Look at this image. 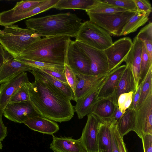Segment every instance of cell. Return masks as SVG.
Masks as SVG:
<instances>
[{"mask_svg": "<svg viewBox=\"0 0 152 152\" xmlns=\"http://www.w3.org/2000/svg\"><path fill=\"white\" fill-rule=\"evenodd\" d=\"M30 72L35 80L29 85L30 101L42 116L61 123L70 120L74 115V106L70 99L38 72Z\"/></svg>", "mask_w": 152, "mask_h": 152, "instance_id": "cell-1", "label": "cell"}, {"mask_svg": "<svg viewBox=\"0 0 152 152\" xmlns=\"http://www.w3.org/2000/svg\"><path fill=\"white\" fill-rule=\"evenodd\" d=\"M82 20L75 14L69 12L30 18L25 23L27 28L42 36L75 37L82 23Z\"/></svg>", "mask_w": 152, "mask_h": 152, "instance_id": "cell-2", "label": "cell"}, {"mask_svg": "<svg viewBox=\"0 0 152 152\" xmlns=\"http://www.w3.org/2000/svg\"><path fill=\"white\" fill-rule=\"evenodd\" d=\"M70 37L60 35L41 38L32 43L19 57L24 59L64 65Z\"/></svg>", "mask_w": 152, "mask_h": 152, "instance_id": "cell-3", "label": "cell"}, {"mask_svg": "<svg viewBox=\"0 0 152 152\" xmlns=\"http://www.w3.org/2000/svg\"><path fill=\"white\" fill-rule=\"evenodd\" d=\"M0 34V44L14 57L20 56L33 42L42 36L35 31L11 25L4 26Z\"/></svg>", "mask_w": 152, "mask_h": 152, "instance_id": "cell-4", "label": "cell"}, {"mask_svg": "<svg viewBox=\"0 0 152 152\" xmlns=\"http://www.w3.org/2000/svg\"><path fill=\"white\" fill-rule=\"evenodd\" d=\"M75 38L76 41L101 50L104 51L113 43L107 32L89 20L82 23Z\"/></svg>", "mask_w": 152, "mask_h": 152, "instance_id": "cell-5", "label": "cell"}, {"mask_svg": "<svg viewBox=\"0 0 152 152\" xmlns=\"http://www.w3.org/2000/svg\"><path fill=\"white\" fill-rule=\"evenodd\" d=\"M136 12L126 11L110 14L86 13L90 22L104 29L110 36H120L123 28Z\"/></svg>", "mask_w": 152, "mask_h": 152, "instance_id": "cell-6", "label": "cell"}, {"mask_svg": "<svg viewBox=\"0 0 152 152\" xmlns=\"http://www.w3.org/2000/svg\"><path fill=\"white\" fill-rule=\"evenodd\" d=\"M34 69L15 59L14 57L0 45V85L7 82L23 72Z\"/></svg>", "mask_w": 152, "mask_h": 152, "instance_id": "cell-7", "label": "cell"}, {"mask_svg": "<svg viewBox=\"0 0 152 152\" xmlns=\"http://www.w3.org/2000/svg\"><path fill=\"white\" fill-rule=\"evenodd\" d=\"M65 62L76 75L80 74L91 75L90 60L75 41L70 39L69 42Z\"/></svg>", "mask_w": 152, "mask_h": 152, "instance_id": "cell-8", "label": "cell"}, {"mask_svg": "<svg viewBox=\"0 0 152 152\" xmlns=\"http://www.w3.org/2000/svg\"><path fill=\"white\" fill-rule=\"evenodd\" d=\"M133 131L140 138L146 134H152V94L135 111Z\"/></svg>", "mask_w": 152, "mask_h": 152, "instance_id": "cell-9", "label": "cell"}, {"mask_svg": "<svg viewBox=\"0 0 152 152\" xmlns=\"http://www.w3.org/2000/svg\"><path fill=\"white\" fill-rule=\"evenodd\" d=\"M132 45L133 42L130 38L124 37L113 42L104 50L107 59L109 70L119 66L125 61Z\"/></svg>", "mask_w": 152, "mask_h": 152, "instance_id": "cell-10", "label": "cell"}, {"mask_svg": "<svg viewBox=\"0 0 152 152\" xmlns=\"http://www.w3.org/2000/svg\"><path fill=\"white\" fill-rule=\"evenodd\" d=\"M3 114L9 120L19 123H24L28 119L35 116H42L30 101L9 103Z\"/></svg>", "mask_w": 152, "mask_h": 152, "instance_id": "cell-11", "label": "cell"}, {"mask_svg": "<svg viewBox=\"0 0 152 152\" xmlns=\"http://www.w3.org/2000/svg\"><path fill=\"white\" fill-rule=\"evenodd\" d=\"M75 41L90 60L91 75H102L109 71L107 59L104 51L96 49L80 42Z\"/></svg>", "mask_w": 152, "mask_h": 152, "instance_id": "cell-12", "label": "cell"}, {"mask_svg": "<svg viewBox=\"0 0 152 152\" xmlns=\"http://www.w3.org/2000/svg\"><path fill=\"white\" fill-rule=\"evenodd\" d=\"M116 68L98 75L82 74L76 75L77 82L74 92L76 101L91 92L99 84L112 74Z\"/></svg>", "mask_w": 152, "mask_h": 152, "instance_id": "cell-13", "label": "cell"}, {"mask_svg": "<svg viewBox=\"0 0 152 152\" xmlns=\"http://www.w3.org/2000/svg\"><path fill=\"white\" fill-rule=\"evenodd\" d=\"M87 116V121L80 139L87 152H97V134L100 121L92 113Z\"/></svg>", "mask_w": 152, "mask_h": 152, "instance_id": "cell-14", "label": "cell"}, {"mask_svg": "<svg viewBox=\"0 0 152 152\" xmlns=\"http://www.w3.org/2000/svg\"><path fill=\"white\" fill-rule=\"evenodd\" d=\"M30 82L27 73L23 72L10 81L0 85V116L2 117L4 110L14 93L21 86Z\"/></svg>", "mask_w": 152, "mask_h": 152, "instance_id": "cell-15", "label": "cell"}, {"mask_svg": "<svg viewBox=\"0 0 152 152\" xmlns=\"http://www.w3.org/2000/svg\"><path fill=\"white\" fill-rule=\"evenodd\" d=\"M119 82L112 94L108 98L115 105H118L117 101L121 94L132 91L133 94L137 88L136 85L134 75L131 66L126 65Z\"/></svg>", "mask_w": 152, "mask_h": 152, "instance_id": "cell-16", "label": "cell"}, {"mask_svg": "<svg viewBox=\"0 0 152 152\" xmlns=\"http://www.w3.org/2000/svg\"><path fill=\"white\" fill-rule=\"evenodd\" d=\"M109 76L102 81L89 94L76 100V104L74 107L75 112L77 113L79 119H82L85 116L91 113L94 106L98 101L97 96L100 89Z\"/></svg>", "mask_w": 152, "mask_h": 152, "instance_id": "cell-17", "label": "cell"}, {"mask_svg": "<svg viewBox=\"0 0 152 152\" xmlns=\"http://www.w3.org/2000/svg\"><path fill=\"white\" fill-rule=\"evenodd\" d=\"M142 45V42L135 37L133 39L132 48L124 61L126 65H129L131 67L137 88L140 83Z\"/></svg>", "mask_w": 152, "mask_h": 152, "instance_id": "cell-18", "label": "cell"}, {"mask_svg": "<svg viewBox=\"0 0 152 152\" xmlns=\"http://www.w3.org/2000/svg\"><path fill=\"white\" fill-rule=\"evenodd\" d=\"M59 0H45L42 3L31 10L19 14L0 18V24L5 26L13 25L23 19L46 11L53 8Z\"/></svg>", "mask_w": 152, "mask_h": 152, "instance_id": "cell-19", "label": "cell"}, {"mask_svg": "<svg viewBox=\"0 0 152 152\" xmlns=\"http://www.w3.org/2000/svg\"><path fill=\"white\" fill-rule=\"evenodd\" d=\"M52 136L50 148L54 152H87L80 138Z\"/></svg>", "mask_w": 152, "mask_h": 152, "instance_id": "cell-20", "label": "cell"}, {"mask_svg": "<svg viewBox=\"0 0 152 152\" xmlns=\"http://www.w3.org/2000/svg\"><path fill=\"white\" fill-rule=\"evenodd\" d=\"M24 124L31 129L43 134L52 135L59 130L56 122L42 116L29 118Z\"/></svg>", "mask_w": 152, "mask_h": 152, "instance_id": "cell-21", "label": "cell"}, {"mask_svg": "<svg viewBox=\"0 0 152 152\" xmlns=\"http://www.w3.org/2000/svg\"><path fill=\"white\" fill-rule=\"evenodd\" d=\"M116 106L108 98L99 99L98 100L91 113L94 114L100 121L110 124Z\"/></svg>", "mask_w": 152, "mask_h": 152, "instance_id": "cell-22", "label": "cell"}, {"mask_svg": "<svg viewBox=\"0 0 152 152\" xmlns=\"http://www.w3.org/2000/svg\"><path fill=\"white\" fill-rule=\"evenodd\" d=\"M126 66V64L123 65L115 69L100 89L97 96L98 100L107 98L112 94Z\"/></svg>", "mask_w": 152, "mask_h": 152, "instance_id": "cell-23", "label": "cell"}, {"mask_svg": "<svg viewBox=\"0 0 152 152\" xmlns=\"http://www.w3.org/2000/svg\"><path fill=\"white\" fill-rule=\"evenodd\" d=\"M98 151L112 152L111 124L100 121L97 134Z\"/></svg>", "mask_w": 152, "mask_h": 152, "instance_id": "cell-24", "label": "cell"}, {"mask_svg": "<svg viewBox=\"0 0 152 152\" xmlns=\"http://www.w3.org/2000/svg\"><path fill=\"white\" fill-rule=\"evenodd\" d=\"M150 15L142 11H137L123 28L120 36H125L136 31L139 27L148 22Z\"/></svg>", "mask_w": 152, "mask_h": 152, "instance_id": "cell-25", "label": "cell"}, {"mask_svg": "<svg viewBox=\"0 0 152 152\" xmlns=\"http://www.w3.org/2000/svg\"><path fill=\"white\" fill-rule=\"evenodd\" d=\"M45 1L27 0L18 2L12 9L0 12V17L9 16L26 12L39 5Z\"/></svg>", "mask_w": 152, "mask_h": 152, "instance_id": "cell-26", "label": "cell"}, {"mask_svg": "<svg viewBox=\"0 0 152 152\" xmlns=\"http://www.w3.org/2000/svg\"><path fill=\"white\" fill-rule=\"evenodd\" d=\"M95 1V0H59L53 8L60 10L72 9L86 11L94 4Z\"/></svg>", "mask_w": 152, "mask_h": 152, "instance_id": "cell-27", "label": "cell"}, {"mask_svg": "<svg viewBox=\"0 0 152 152\" xmlns=\"http://www.w3.org/2000/svg\"><path fill=\"white\" fill-rule=\"evenodd\" d=\"M135 111L128 109L119 120L116 125L118 131L123 137L132 131L134 123Z\"/></svg>", "mask_w": 152, "mask_h": 152, "instance_id": "cell-28", "label": "cell"}, {"mask_svg": "<svg viewBox=\"0 0 152 152\" xmlns=\"http://www.w3.org/2000/svg\"><path fill=\"white\" fill-rule=\"evenodd\" d=\"M137 38L144 44L148 54L150 64L152 65V23L149 22L140 31Z\"/></svg>", "mask_w": 152, "mask_h": 152, "instance_id": "cell-29", "label": "cell"}, {"mask_svg": "<svg viewBox=\"0 0 152 152\" xmlns=\"http://www.w3.org/2000/svg\"><path fill=\"white\" fill-rule=\"evenodd\" d=\"M126 11H129L107 4L101 0H95L94 4L86 10V13L98 14H110Z\"/></svg>", "mask_w": 152, "mask_h": 152, "instance_id": "cell-30", "label": "cell"}, {"mask_svg": "<svg viewBox=\"0 0 152 152\" xmlns=\"http://www.w3.org/2000/svg\"><path fill=\"white\" fill-rule=\"evenodd\" d=\"M39 73L55 86L59 89L70 99L76 101L73 91L68 83L58 80L48 73L36 69Z\"/></svg>", "mask_w": 152, "mask_h": 152, "instance_id": "cell-31", "label": "cell"}, {"mask_svg": "<svg viewBox=\"0 0 152 152\" xmlns=\"http://www.w3.org/2000/svg\"><path fill=\"white\" fill-rule=\"evenodd\" d=\"M15 60L34 69H46L56 72H63L64 65L53 64L22 58L19 56L14 57Z\"/></svg>", "mask_w": 152, "mask_h": 152, "instance_id": "cell-32", "label": "cell"}, {"mask_svg": "<svg viewBox=\"0 0 152 152\" xmlns=\"http://www.w3.org/2000/svg\"><path fill=\"white\" fill-rule=\"evenodd\" d=\"M141 83V92L137 108L146 98L152 94V67L149 68L146 76Z\"/></svg>", "mask_w": 152, "mask_h": 152, "instance_id": "cell-33", "label": "cell"}, {"mask_svg": "<svg viewBox=\"0 0 152 152\" xmlns=\"http://www.w3.org/2000/svg\"><path fill=\"white\" fill-rule=\"evenodd\" d=\"M30 83L23 85L16 90L11 97L9 103L30 101L28 89Z\"/></svg>", "mask_w": 152, "mask_h": 152, "instance_id": "cell-34", "label": "cell"}, {"mask_svg": "<svg viewBox=\"0 0 152 152\" xmlns=\"http://www.w3.org/2000/svg\"><path fill=\"white\" fill-rule=\"evenodd\" d=\"M151 67H152V65L151 66L150 64L148 54L145 45L143 43L140 65V84L143 80L149 68Z\"/></svg>", "mask_w": 152, "mask_h": 152, "instance_id": "cell-35", "label": "cell"}, {"mask_svg": "<svg viewBox=\"0 0 152 152\" xmlns=\"http://www.w3.org/2000/svg\"><path fill=\"white\" fill-rule=\"evenodd\" d=\"M133 92L131 91L120 94L118 99V108L124 114L130 107L132 101Z\"/></svg>", "mask_w": 152, "mask_h": 152, "instance_id": "cell-36", "label": "cell"}, {"mask_svg": "<svg viewBox=\"0 0 152 152\" xmlns=\"http://www.w3.org/2000/svg\"><path fill=\"white\" fill-rule=\"evenodd\" d=\"M104 2L129 11H137L133 0H102Z\"/></svg>", "mask_w": 152, "mask_h": 152, "instance_id": "cell-37", "label": "cell"}, {"mask_svg": "<svg viewBox=\"0 0 152 152\" xmlns=\"http://www.w3.org/2000/svg\"><path fill=\"white\" fill-rule=\"evenodd\" d=\"M64 71L67 83L72 89L74 93L77 82L76 75L66 62L64 65Z\"/></svg>", "mask_w": 152, "mask_h": 152, "instance_id": "cell-38", "label": "cell"}, {"mask_svg": "<svg viewBox=\"0 0 152 152\" xmlns=\"http://www.w3.org/2000/svg\"><path fill=\"white\" fill-rule=\"evenodd\" d=\"M137 8V11H142L150 14L152 7L150 1L147 0H133Z\"/></svg>", "mask_w": 152, "mask_h": 152, "instance_id": "cell-39", "label": "cell"}, {"mask_svg": "<svg viewBox=\"0 0 152 152\" xmlns=\"http://www.w3.org/2000/svg\"><path fill=\"white\" fill-rule=\"evenodd\" d=\"M111 126L116 141L119 152H128L124 143L123 137L122 136L118 131L116 125Z\"/></svg>", "mask_w": 152, "mask_h": 152, "instance_id": "cell-40", "label": "cell"}, {"mask_svg": "<svg viewBox=\"0 0 152 152\" xmlns=\"http://www.w3.org/2000/svg\"><path fill=\"white\" fill-rule=\"evenodd\" d=\"M141 139L144 152H152V134H145Z\"/></svg>", "mask_w": 152, "mask_h": 152, "instance_id": "cell-41", "label": "cell"}, {"mask_svg": "<svg viewBox=\"0 0 152 152\" xmlns=\"http://www.w3.org/2000/svg\"><path fill=\"white\" fill-rule=\"evenodd\" d=\"M141 84L138 86L136 92L133 94L132 103L129 108L136 111L139 102L141 89ZM128 108V109H129Z\"/></svg>", "mask_w": 152, "mask_h": 152, "instance_id": "cell-42", "label": "cell"}, {"mask_svg": "<svg viewBox=\"0 0 152 152\" xmlns=\"http://www.w3.org/2000/svg\"><path fill=\"white\" fill-rule=\"evenodd\" d=\"M40 70L49 74L63 83H68L64 71L58 72L46 69Z\"/></svg>", "mask_w": 152, "mask_h": 152, "instance_id": "cell-43", "label": "cell"}, {"mask_svg": "<svg viewBox=\"0 0 152 152\" xmlns=\"http://www.w3.org/2000/svg\"><path fill=\"white\" fill-rule=\"evenodd\" d=\"M123 115V114L119 109L118 106H116L111 119L110 124L113 125H116Z\"/></svg>", "mask_w": 152, "mask_h": 152, "instance_id": "cell-44", "label": "cell"}, {"mask_svg": "<svg viewBox=\"0 0 152 152\" xmlns=\"http://www.w3.org/2000/svg\"><path fill=\"white\" fill-rule=\"evenodd\" d=\"M7 127L4 124L1 116H0V142L2 141L7 134Z\"/></svg>", "mask_w": 152, "mask_h": 152, "instance_id": "cell-45", "label": "cell"}, {"mask_svg": "<svg viewBox=\"0 0 152 152\" xmlns=\"http://www.w3.org/2000/svg\"><path fill=\"white\" fill-rule=\"evenodd\" d=\"M112 139V152H119L117 143L115 138L112 126L111 125Z\"/></svg>", "mask_w": 152, "mask_h": 152, "instance_id": "cell-46", "label": "cell"}, {"mask_svg": "<svg viewBox=\"0 0 152 152\" xmlns=\"http://www.w3.org/2000/svg\"><path fill=\"white\" fill-rule=\"evenodd\" d=\"M3 147L2 144L1 142H0V151L2 149V148Z\"/></svg>", "mask_w": 152, "mask_h": 152, "instance_id": "cell-47", "label": "cell"}, {"mask_svg": "<svg viewBox=\"0 0 152 152\" xmlns=\"http://www.w3.org/2000/svg\"><path fill=\"white\" fill-rule=\"evenodd\" d=\"M3 33L2 30H0V34H2Z\"/></svg>", "mask_w": 152, "mask_h": 152, "instance_id": "cell-48", "label": "cell"}, {"mask_svg": "<svg viewBox=\"0 0 152 152\" xmlns=\"http://www.w3.org/2000/svg\"><path fill=\"white\" fill-rule=\"evenodd\" d=\"M97 152H104V151H98Z\"/></svg>", "mask_w": 152, "mask_h": 152, "instance_id": "cell-49", "label": "cell"}]
</instances>
